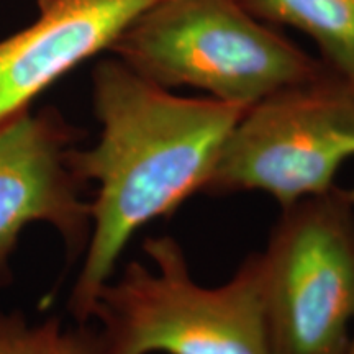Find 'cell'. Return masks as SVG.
Masks as SVG:
<instances>
[{
    "mask_svg": "<svg viewBox=\"0 0 354 354\" xmlns=\"http://www.w3.org/2000/svg\"><path fill=\"white\" fill-rule=\"evenodd\" d=\"M344 354H354V328H353V335H351V339H349V344H348V349Z\"/></svg>",
    "mask_w": 354,
    "mask_h": 354,
    "instance_id": "10",
    "label": "cell"
},
{
    "mask_svg": "<svg viewBox=\"0 0 354 354\" xmlns=\"http://www.w3.org/2000/svg\"><path fill=\"white\" fill-rule=\"evenodd\" d=\"M256 19L312 39L320 61L354 88V0H236Z\"/></svg>",
    "mask_w": 354,
    "mask_h": 354,
    "instance_id": "8",
    "label": "cell"
},
{
    "mask_svg": "<svg viewBox=\"0 0 354 354\" xmlns=\"http://www.w3.org/2000/svg\"><path fill=\"white\" fill-rule=\"evenodd\" d=\"M79 131L56 109L21 113L0 128V284L28 223L44 221L63 238L71 258L86 251L92 230L86 183L71 167Z\"/></svg>",
    "mask_w": 354,
    "mask_h": 354,
    "instance_id": "6",
    "label": "cell"
},
{
    "mask_svg": "<svg viewBox=\"0 0 354 354\" xmlns=\"http://www.w3.org/2000/svg\"><path fill=\"white\" fill-rule=\"evenodd\" d=\"M156 0H37L33 24L0 39V128L112 44Z\"/></svg>",
    "mask_w": 354,
    "mask_h": 354,
    "instance_id": "7",
    "label": "cell"
},
{
    "mask_svg": "<svg viewBox=\"0 0 354 354\" xmlns=\"http://www.w3.org/2000/svg\"><path fill=\"white\" fill-rule=\"evenodd\" d=\"M143 250L153 268L133 261L97 297L102 354H272L259 253L227 284L203 287L172 236L146 238Z\"/></svg>",
    "mask_w": 354,
    "mask_h": 354,
    "instance_id": "3",
    "label": "cell"
},
{
    "mask_svg": "<svg viewBox=\"0 0 354 354\" xmlns=\"http://www.w3.org/2000/svg\"><path fill=\"white\" fill-rule=\"evenodd\" d=\"M261 261L272 354H344L354 328V205L343 189L282 209Z\"/></svg>",
    "mask_w": 354,
    "mask_h": 354,
    "instance_id": "5",
    "label": "cell"
},
{
    "mask_svg": "<svg viewBox=\"0 0 354 354\" xmlns=\"http://www.w3.org/2000/svg\"><path fill=\"white\" fill-rule=\"evenodd\" d=\"M354 156V88L325 68L246 109L221 145L203 192L261 190L282 209L335 189Z\"/></svg>",
    "mask_w": 354,
    "mask_h": 354,
    "instance_id": "4",
    "label": "cell"
},
{
    "mask_svg": "<svg viewBox=\"0 0 354 354\" xmlns=\"http://www.w3.org/2000/svg\"><path fill=\"white\" fill-rule=\"evenodd\" d=\"M64 328L57 318L30 325L19 313H0V354H102L99 331Z\"/></svg>",
    "mask_w": 354,
    "mask_h": 354,
    "instance_id": "9",
    "label": "cell"
},
{
    "mask_svg": "<svg viewBox=\"0 0 354 354\" xmlns=\"http://www.w3.org/2000/svg\"><path fill=\"white\" fill-rule=\"evenodd\" d=\"M110 53L167 91L198 88L245 109L326 68L236 0H156Z\"/></svg>",
    "mask_w": 354,
    "mask_h": 354,
    "instance_id": "2",
    "label": "cell"
},
{
    "mask_svg": "<svg viewBox=\"0 0 354 354\" xmlns=\"http://www.w3.org/2000/svg\"><path fill=\"white\" fill-rule=\"evenodd\" d=\"M92 105L99 141L69 153L84 183H97L91 238L69 299L79 323L94 315L102 287L133 234L203 192L221 145L246 112L212 97L174 95L117 57L92 71Z\"/></svg>",
    "mask_w": 354,
    "mask_h": 354,
    "instance_id": "1",
    "label": "cell"
},
{
    "mask_svg": "<svg viewBox=\"0 0 354 354\" xmlns=\"http://www.w3.org/2000/svg\"><path fill=\"white\" fill-rule=\"evenodd\" d=\"M344 196H346L348 201L351 202L353 205H354V187H353V189H348V190H344Z\"/></svg>",
    "mask_w": 354,
    "mask_h": 354,
    "instance_id": "11",
    "label": "cell"
}]
</instances>
